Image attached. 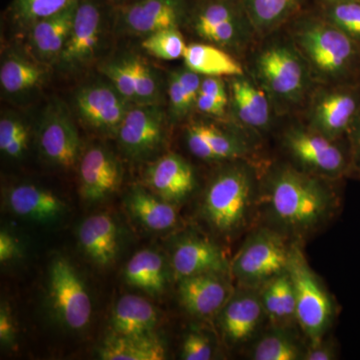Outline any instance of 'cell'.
<instances>
[{
    "label": "cell",
    "mask_w": 360,
    "mask_h": 360,
    "mask_svg": "<svg viewBox=\"0 0 360 360\" xmlns=\"http://www.w3.org/2000/svg\"><path fill=\"white\" fill-rule=\"evenodd\" d=\"M266 196L272 224L288 236L314 231L331 217L336 205L335 193L319 175L291 167L272 175Z\"/></svg>",
    "instance_id": "1"
},
{
    "label": "cell",
    "mask_w": 360,
    "mask_h": 360,
    "mask_svg": "<svg viewBox=\"0 0 360 360\" xmlns=\"http://www.w3.org/2000/svg\"><path fill=\"white\" fill-rule=\"evenodd\" d=\"M257 198V181L252 168L231 165L215 175L206 189L202 214L213 231L229 238L250 224Z\"/></svg>",
    "instance_id": "2"
},
{
    "label": "cell",
    "mask_w": 360,
    "mask_h": 360,
    "mask_svg": "<svg viewBox=\"0 0 360 360\" xmlns=\"http://www.w3.org/2000/svg\"><path fill=\"white\" fill-rule=\"evenodd\" d=\"M288 271L295 288L296 323L307 336L309 345H317L324 340L333 324L335 302L297 243H293L291 248Z\"/></svg>",
    "instance_id": "3"
},
{
    "label": "cell",
    "mask_w": 360,
    "mask_h": 360,
    "mask_svg": "<svg viewBox=\"0 0 360 360\" xmlns=\"http://www.w3.org/2000/svg\"><path fill=\"white\" fill-rule=\"evenodd\" d=\"M292 245L283 232L260 227L248 236L231 260V274L239 286L260 288L288 271Z\"/></svg>",
    "instance_id": "4"
},
{
    "label": "cell",
    "mask_w": 360,
    "mask_h": 360,
    "mask_svg": "<svg viewBox=\"0 0 360 360\" xmlns=\"http://www.w3.org/2000/svg\"><path fill=\"white\" fill-rule=\"evenodd\" d=\"M296 40L305 58L326 77H340L354 61V39L330 22L303 26Z\"/></svg>",
    "instance_id": "5"
},
{
    "label": "cell",
    "mask_w": 360,
    "mask_h": 360,
    "mask_svg": "<svg viewBox=\"0 0 360 360\" xmlns=\"http://www.w3.org/2000/svg\"><path fill=\"white\" fill-rule=\"evenodd\" d=\"M115 7L110 0H78L70 37L58 58L63 66L77 68L91 60Z\"/></svg>",
    "instance_id": "6"
},
{
    "label": "cell",
    "mask_w": 360,
    "mask_h": 360,
    "mask_svg": "<svg viewBox=\"0 0 360 360\" xmlns=\"http://www.w3.org/2000/svg\"><path fill=\"white\" fill-rule=\"evenodd\" d=\"M49 300L52 310L66 328H86L91 317V300L84 283L68 260L58 258L49 269Z\"/></svg>",
    "instance_id": "7"
},
{
    "label": "cell",
    "mask_w": 360,
    "mask_h": 360,
    "mask_svg": "<svg viewBox=\"0 0 360 360\" xmlns=\"http://www.w3.org/2000/svg\"><path fill=\"white\" fill-rule=\"evenodd\" d=\"M258 77L271 96L288 103L297 101L307 82V68L300 54L288 45L276 44L257 60Z\"/></svg>",
    "instance_id": "8"
},
{
    "label": "cell",
    "mask_w": 360,
    "mask_h": 360,
    "mask_svg": "<svg viewBox=\"0 0 360 360\" xmlns=\"http://www.w3.org/2000/svg\"><path fill=\"white\" fill-rule=\"evenodd\" d=\"M284 146L310 174L336 179L347 170V161L342 150L333 139L314 129H290L284 135Z\"/></svg>",
    "instance_id": "9"
},
{
    "label": "cell",
    "mask_w": 360,
    "mask_h": 360,
    "mask_svg": "<svg viewBox=\"0 0 360 360\" xmlns=\"http://www.w3.org/2000/svg\"><path fill=\"white\" fill-rule=\"evenodd\" d=\"M40 153L45 160L61 168H70L80 153L77 127L65 106L59 103L47 105L39 127Z\"/></svg>",
    "instance_id": "10"
},
{
    "label": "cell",
    "mask_w": 360,
    "mask_h": 360,
    "mask_svg": "<svg viewBox=\"0 0 360 360\" xmlns=\"http://www.w3.org/2000/svg\"><path fill=\"white\" fill-rule=\"evenodd\" d=\"M219 323L225 340L233 347L246 345L267 319L259 288L239 286L219 310Z\"/></svg>",
    "instance_id": "11"
},
{
    "label": "cell",
    "mask_w": 360,
    "mask_h": 360,
    "mask_svg": "<svg viewBox=\"0 0 360 360\" xmlns=\"http://www.w3.org/2000/svg\"><path fill=\"white\" fill-rule=\"evenodd\" d=\"M186 0H132L115 7V20L125 32L146 34L179 27Z\"/></svg>",
    "instance_id": "12"
},
{
    "label": "cell",
    "mask_w": 360,
    "mask_h": 360,
    "mask_svg": "<svg viewBox=\"0 0 360 360\" xmlns=\"http://www.w3.org/2000/svg\"><path fill=\"white\" fill-rule=\"evenodd\" d=\"M123 150L141 158L155 153L165 139L163 113L158 104H135L116 132Z\"/></svg>",
    "instance_id": "13"
},
{
    "label": "cell",
    "mask_w": 360,
    "mask_h": 360,
    "mask_svg": "<svg viewBox=\"0 0 360 360\" xmlns=\"http://www.w3.org/2000/svg\"><path fill=\"white\" fill-rule=\"evenodd\" d=\"M78 115L92 129L103 132H117L131 103L112 84H89L75 96Z\"/></svg>",
    "instance_id": "14"
},
{
    "label": "cell",
    "mask_w": 360,
    "mask_h": 360,
    "mask_svg": "<svg viewBox=\"0 0 360 360\" xmlns=\"http://www.w3.org/2000/svg\"><path fill=\"white\" fill-rule=\"evenodd\" d=\"M231 265L217 243L195 234L180 239L172 253V269L179 281L200 274L226 276L231 274Z\"/></svg>",
    "instance_id": "15"
},
{
    "label": "cell",
    "mask_w": 360,
    "mask_h": 360,
    "mask_svg": "<svg viewBox=\"0 0 360 360\" xmlns=\"http://www.w3.org/2000/svg\"><path fill=\"white\" fill-rule=\"evenodd\" d=\"M122 168L115 156L103 146H91L80 160V194L86 201H98L118 188Z\"/></svg>",
    "instance_id": "16"
},
{
    "label": "cell",
    "mask_w": 360,
    "mask_h": 360,
    "mask_svg": "<svg viewBox=\"0 0 360 360\" xmlns=\"http://www.w3.org/2000/svg\"><path fill=\"white\" fill-rule=\"evenodd\" d=\"M224 276L200 274L180 279L179 302L184 309L203 319L219 314L233 291Z\"/></svg>",
    "instance_id": "17"
},
{
    "label": "cell",
    "mask_w": 360,
    "mask_h": 360,
    "mask_svg": "<svg viewBox=\"0 0 360 360\" xmlns=\"http://www.w3.org/2000/svg\"><path fill=\"white\" fill-rule=\"evenodd\" d=\"M146 181L162 200L179 202L194 188L196 179L193 167L181 156L168 153L148 168Z\"/></svg>",
    "instance_id": "18"
},
{
    "label": "cell",
    "mask_w": 360,
    "mask_h": 360,
    "mask_svg": "<svg viewBox=\"0 0 360 360\" xmlns=\"http://www.w3.org/2000/svg\"><path fill=\"white\" fill-rule=\"evenodd\" d=\"M356 97L350 92L333 91L324 94L311 112V129L335 141L349 130L359 113Z\"/></svg>",
    "instance_id": "19"
},
{
    "label": "cell",
    "mask_w": 360,
    "mask_h": 360,
    "mask_svg": "<svg viewBox=\"0 0 360 360\" xmlns=\"http://www.w3.org/2000/svg\"><path fill=\"white\" fill-rule=\"evenodd\" d=\"M80 245L96 264H110L118 252V231L115 222L108 214L91 215L78 229Z\"/></svg>",
    "instance_id": "20"
},
{
    "label": "cell",
    "mask_w": 360,
    "mask_h": 360,
    "mask_svg": "<svg viewBox=\"0 0 360 360\" xmlns=\"http://www.w3.org/2000/svg\"><path fill=\"white\" fill-rule=\"evenodd\" d=\"M77 2L65 11L30 26V42L42 59L52 60L60 56L70 37Z\"/></svg>",
    "instance_id": "21"
},
{
    "label": "cell",
    "mask_w": 360,
    "mask_h": 360,
    "mask_svg": "<svg viewBox=\"0 0 360 360\" xmlns=\"http://www.w3.org/2000/svg\"><path fill=\"white\" fill-rule=\"evenodd\" d=\"M103 360H163L167 359L165 343L155 333L142 335L108 336L101 348Z\"/></svg>",
    "instance_id": "22"
},
{
    "label": "cell",
    "mask_w": 360,
    "mask_h": 360,
    "mask_svg": "<svg viewBox=\"0 0 360 360\" xmlns=\"http://www.w3.org/2000/svg\"><path fill=\"white\" fill-rule=\"evenodd\" d=\"M158 319V312L146 298L124 295L113 309L111 328L115 335H148L155 330Z\"/></svg>",
    "instance_id": "23"
},
{
    "label": "cell",
    "mask_w": 360,
    "mask_h": 360,
    "mask_svg": "<svg viewBox=\"0 0 360 360\" xmlns=\"http://www.w3.org/2000/svg\"><path fill=\"white\" fill-rule=\"evenodd\" d=\"M7 200L15 214L37 221L56 219L65 210V203L56 194L32 184L13 187Z\"/></svg>",
    "instance_id": "24"
},
{
    "label": "cell",
    "mask_w": 360,
    "mask_h": 360,
    "mask_svg": "<svg viewBox=\"0 0 360 360\" xmlns=\"http://www.w3.org/2000/svg\"><path fill=\"white\" fill-rule=\"evenodd\" d=\"M232 101L236 115L251 129H265L270 122V104L266 94L248 78L234 77L231 82Z\"/></svg>",
    "instance_id": "25"
},
{
    "label": "cell",
    "mask_w": 360,
    "mask_h": 360,
    "mask_svg": "<svg viewBox=\"0 0 360 360\" xmlns=\"http://www.w3.org/2000/svg\"><path fill=\"white\" fill-rule=\"evenodd\" d=\"M188 70L205 77H241L243 70L232 56L210 44L186 46L184 56Z\"/></svg>",
    "instance_id": "26"
},
{
    "label": "cell",
    "mask_w": 360,
    "mask_h": 360,
    "mask_svg": "<svg viewBox=\"0 0 360 360\" xmlns=\"http://www.w3.org/2000/svg\"><path fill=\"white\" fill-rule=\"evenodd\" d=\"M127 203L132 214L151 231H167L176 224L177 212L172 203L143 189L132 191Z\"/></svg>",
    "instance_id": "27"
},
{
    "label": "cell",
    "mask_w": 360,
    "mask_h": 360,
    "mask_svg": "<svg viewBox=\"0 0 360 360\" xmlns=\"http://www.w3.org/2000/svg\"><path fill=\"white\" fill-rule=\"evenodd\" d=\"M125 281L150 293H160L167 285V270L160 253L150 250L139 251L125 267Z\"/></svg>",
    "instance_id": "28"
},
{
    "label": "cell",
    "mask_w": 360,
    "mask_h": 360,
    "mask_svg": "<svg viewBox=\"0 0 360 360\" xmlns=\"http://www.w3.org/2000/svg\"><path fill=\"white\" fill-rule=\"evenodd\" d=\"M45 72L39 65L18 53H9L0 68V84L9 94H20L39 86Z\"/></svg>",
    "instance_id": "29"
},
{
    "label": "cell",
    "mask_w": 360,
    "mask_h": 360,
    "mask_svg": "<svg viewBox=\"0 0 360 360\" xmlns=\"http://www.w3.org/2000/svg\"><path fill=\"white\" fill-rule=\"evenodd\" d=\"M305 348L285 326H272L260 336L251 352L255 360H302Z\"/></svg>",
    "instance_id": "30"
},
{
    "label": "cell",
    "mask_w": 360,
    "mask_h": 360,
    "mask_svg": "<svg viewBox=\"0 0 360 360\" xmlns=\"http://www.w3.org/2000/svg\"><path fill=\"white\" fill-rule=\"evenodd\" d=\"M78 0H13L9 7L13 20L30 28L33 23L65 11Z\"/></svg>",
    "instance_id": "31"
},
{
    "label": "cell",
    "mask_w": 360,
    "mask_h": 360,
    "mask_svg": "<svg viewBox=\"0 0 360 360\" xmlns=\"http://www.w3.org/2000/svg\"><path fill=\"white\" fill-rule=\"evenodd\" d=\"M136 90L137 104H158L160 97V85L155 70L139 56H127Z\"/></svg>",
    "instance_id": "32"
},
{
    "label": "cell",
    "mask_w": 360,
    "mask_h": 360,
    "mask_svg": "<svg viewBox=\"0 0 360 360\" xmlns=\"http://www.w3.org/2000/svg\"><path fill=\"white\" fill-rule=\"evenodd\" d=\"M142 49L150 56L162 60H176L184 58L186 44L177 27L158 30L146 35Z\"/></svg>",
    "instance_id": "33"
},
{
    "label": "cell",
    "mask_w": 360,
    "mask_h": 360,
    "mask_svg": "<svg viewBox=\"0 0 360 360\" xmlns=\"http://www.w3.org/2000/svg\"><path fill=\"white\" fill-rule=\"evenodd\" d=\"M202 129L214 160H238L248 155V146L236 137L214 125L202 124Z\"/></svg>",
    "instance_id": "34"
},
{
    "label": "cell",
    "mask_w": 360,
    "mask_h": 360,
    "mask_svg": "<svg viewBox=\"0 0 360 360\" xmlns=\"http://www.w3.org/2000/svg\"><path fill=\"white\" fill-rule=\"evenodd\" d=\"M248 13L255 25L269 28L283 20L295 0H246Z\"/></svg>",
    "instance_id": "35"
},
{
    "label": "cell",
    "mask_w": 360,
    "mask_h": 360,
    "mask_svg": "<svg viewBox=\"0 0 360 360\" xmlns=\"http://www.w3.org/2000/svg\"><path fill=\"white\" fill-rule=\"evenodd\" d=\"M329 22L340 28L341 32L360 39V2L338 1L329 9Z\"/></svg>",
    "instance_id": "36"
},
{
    "label": "cell",
    "mask_w": 360,
    "mask_h": 360,
    "mask_svg": "<svg viewBox=\"0 0 360 360\" xmlns=\"http://www.w3.org/2000/svg\"><path fill=\"white\" fill-rule=\"evenodd\" d=\"M101 70L120 94H122L130 103L137 104L134 77L124 58L105 63L101 66Z\"/></svg>",
    "instance_id": "37"
},
{
    "label": "cell",
    "mask_w": 360,
    "mask_h": 360,
    "mask_svg": "<svg viewBox=\"0 0 360 360\" xmlns=\"http://www.w3.org/2000/svg\"><path fill=\"white\" fill-rule=\"evenodd\" d=\"M214 354L212 338L205 333L191 331L184 338L181 348L184 360H210Z\"/></svg>",
    "instance_id": "38"
},
{
    "label": "cell",
    "mask_w": 360,
    "mask_h": 360,
    "mask_svg": "<svg viewBox=\"0 0 360 360\" xmlns=\"http://www.w3.org/2000/svg\"><path fill=\"white\" fill-rule=\"evenodd\" d=\"M167 91L172 115L175 118L184 117L193 108L194 104L187 96L186 89L175 71L170 75Z\"/></svg>",
    "instance_id": "39"
},
{
    "label": "cell",
    "mask_w": 360,
    "mask_h": 360,
    "mask_svg": "<svg viewBox=\"0 0 360 360\" xmlns=\"http://www.w3.org/2000/svg\"><path fill=\"white\" fill-rule=\"evenodd\" d=\"M198 35L203 39L217 42L219 44H229L238 39L239 25L238 18L222 21L217 25L210 26L198 32Z\"/></svg>",
    "instance_id": "40"
},
{
    "label": "cell",
    "mask_w": 360,
    "mask_h": 360,
    "mask_svg": "<svg viewBox=\"0 0 360 360\" xmlns=\"http://www.w3.org/2000/svg\"><path fill=\"white\" fill-rule=\"evenodd\" d=\"M186 142L193 155L203 160H214L205 136L202 124H193L186 130Z\"/></svg>",
    "instance_id": "41"
},
{
    "label": "cell",
    "mask_w": 360,
    "mask_h": 360,
    "mask_svg": "<svg viewBox=\"0 0 360 360\" xmlns=\"http://www.w3.org/2000/svg\"><path fill=\"white\" fill-rule=\"evenodd\" d=\"M27 129L20 118L14 115H4L0 120V149L4 151L18 136Z\"/></svg>",
    "instance_id": "42"
},
{
    "label": "cell",
    "mask_w": 360,
    "mask_h": 360,
    "mask_svg": "<svg viewBox=\"0 0 360 360\" xmlns=\"http://www.w3.org/2000/svg\"><path fill=\"white\" fill-rule=\"evenodd\" d=\"M200 91L217 99V101L227 105L229 96L224 82L217 77H205L201 82Z\"/></svg>",
    "instance_id": "43"
},
{
    "label": "cell",
    "mask_w": 360,
    "mask_h": 360,
    "mask_svg": "<svg viewBox=\"0 0 360 360\" xmlns=\"http://www.w3.org/2000/svg\"><path fill=\"white\" fill-rule=\"evenodd\" d=\"M336 359L335 348L330 343L322 340L317 345L305 348L302 360H333Z\"/></svg>",
    "instance_id": "44"
},
{
    "label": "cell",
    "mask_w": 360,
    "mask_h": 360,
    "mask_svg": "<svg viewBox=\"0 0 360 360\" xmlns=\"http://www.w3.org/2000/svg\"><path fill=\"white\" fill-rule=\"evenodd\" d=\"M195 106H198V110L201 112L214 116L224 115L225 108H226V105H224V104L219 103L217 99L201 91L198 94Z\"/></svg>",
    "instance_id": "45"
},
{
    "label": "cell",
    "mask_w": 360,
    "mask_h": 360,
    "mask_svg": "<svg viewBox=\"0 0 360 360\" xmlns=\"http://www.w3.org/2000/svg\"><path fill=\"white\" fill-rule=\"evenodd\" d=\"M15 338V326L13 317L6 307L0 309V340L4 345H11Z\"/></svg>",
    "instance_id": "46"
},
{
    "label": "cell",
    "mask_w": 360,
    "mask_h": 360,
    "mask_svg": "<svg viewBox=\"0 0 360 360\" xmlns=\"http://www.w3.org/2000/svg\"><path fill=\"white\" fill-rule=\"evenodd\" d=\"M18 255V245L8 232H0V262H6Z\"/></svg>",
    "instance_id": "47"
},
{
    "label": "cell",
    "mask_w": 360,
    "mask_h": 360,
    "mask_svg": "<svg viewBox=\"0 0 360 360\" xmlns=\"http://www.w3.org/2000/svg\"><path fill=\"white\" fill-rule=\"evenodd\" d=\"M28 139H30V130L27 129L16 136V139L1 153L11 158H20L27 148Z\"/></svg>",
    "instance_id": "48"
},
{
    "label": "cell",
    "mask_w": 360,
    "mask_h": 360,
    "mask_svg": "<svg viewBox=\"0 0 360 360\" xmlns=\"http://www.w3.org/2000/svg\"><path fill=\"white\" fill-rule=\"evenodd\" d=\"M350 142H352V156L355 165L360 170V112L355 116L349 130Z\"/></svg>",
    "instance_id": "49"
},
{
    "label": "cell",
    "mask_w": 360,
    "mask_h": 360,
    "mask_svg": "<svg viewBox=\"0 0 360 360\" xmlns=\"http://www.w3.org/2000/svg\"><path fill=\"white\" fill-rule=\"evenodd\" d=\"M115 6H122V4H127V2L131 1V0H110Z\"/></svg>",
    "instance_id": "50"
},
{
    "label": "cell",
    "mask_w": 360,
    "mask_h": 360,
    "mask_svg": "<svg viewBox=\"0 0 360 360\" xmlns=\"http://www.w3.org/2000/svg\"><path fill=\"white\" fill-rule=\"evenodd\" d=\"M335 2L338 1H359V0H335Z\"/></svg>",
    "instance_id": "51"
},
{
    "label": "cell",
    "mask_w": 360,
    "mask_h": 360,
    "mask_svg": "<svg viewBox=\"0 0 360 360\" xmlns=\"http://www.w3.org/2000/svg\"><path fill=\"white\" fill-rule=\"evenodd\" d=\"M131 1H132V0H131Z\"/></svg>",
    "instance_id": "52"
}]
</instances>
